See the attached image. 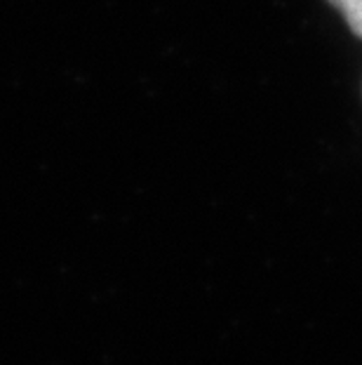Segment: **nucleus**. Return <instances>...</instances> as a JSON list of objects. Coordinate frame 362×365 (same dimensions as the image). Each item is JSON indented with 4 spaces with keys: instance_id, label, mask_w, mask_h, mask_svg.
I'll list each match as a JSON object with an SVG mask.
<instances>
[{
    "instance_id": "f257e3e1",
    "label": "nucleus",
    "mask_w": 362,
    "mask_h": 365,
    "mask_svg": "<svg viewBox=\"0 0 362 365\" xmlns=\"http://www.w3.org/2000/svg\"><path fill=\"white\" fill-rule=\"evenodd\" d=\"M339 12L344 14L346 24L356 36L362 38V0H329Z\"/></svg>"
}]
</instances>
